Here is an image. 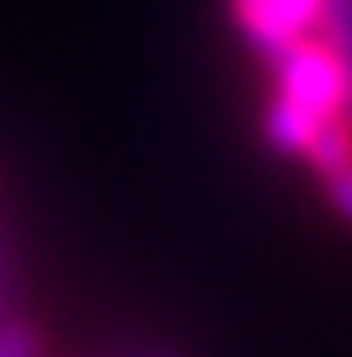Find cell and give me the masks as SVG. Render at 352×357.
<instances>
[{"label": "cell", "instance_id": "obj_6", "mask_svg": "<svg viewBox=\"0 0 352 357\" xmlns=\"http://www.w3.org/2000/svg\"><path fill=\"white\" fill-rule=\"evenodd\" d=\"M343 115H348V124H352V87H348V110H343Z\"/></svg>", "mask_w": 352, "mask_h": 357}, {"label": "cell", "instance_id": "obj_3", "mask_svg": "<svg viewBox=\"0 0 352 357\" xmlns=\"http://www.w3.org/2000/svg\"><path fill=\"white\" fill-rule=\"evenodd\" d=\"M302 156H307V165L321 174V183L334 178L339 169H348L352 165V124H348V115L334 119V124H325L321 133L311 137V147L302 151Z\"/></svg>", "mask_w": 352, "mask_h": 357}, {"label": "cell", "instance_id": "obj_2", "mask_svg": "<svg viewBox=\"0 0 352 357\" xmlns=\"http://www.w3.org/2000/svg\"><path fill=\"white\" fill-rule=\"evenodd\" d=\"M325 0H234V19L270 64L321 23Z\"/></svg>", "mask_w": 352, "mask_h": 357}, {"label": "cell", "instance_id": "obj_1", "mask_svg": "<svg viewBox=\"0 0 352 357\" xmlns=\"http://www.w3.org/2000/svg\"><path fill=\"white\" fill-rule=\"evenodd\" d=\"M275 101L298 110L311 124L343 119V110H348V69L325 42L302 37L293 51H284L275 60Z\"/></svg>", "mask_w": 352, "mask_h": 357}, {"label": "cell", "instance_id": "obj_5", "mask_svg": "<svg viewBox=\"0 0 352 357\" xmlns=\"http://www.w3.org/2000/svg\"><path fill=\"white\" fill-rule=\"evenodd\" d=\"M325 197H330V206L352 225V165H348V169H339L334 178H325Z\"/></svg>", "mask_w": 352, "mask_h": 357}, {"label": "cell", "instance_id": "obj_4", "mask_svg": "<svg viewBox=\"0 0 352 357\" xmlns=\"http://www.w3.org/2000/svg\"><path fill=\"white\" fill-rule=\"evenodd\" d=\"M321 28H325V46L339 55V64L348 69V87H352V0H325Z\"/></svg>", "mask_w": 352, "mask_h": 357}]
</instances>
